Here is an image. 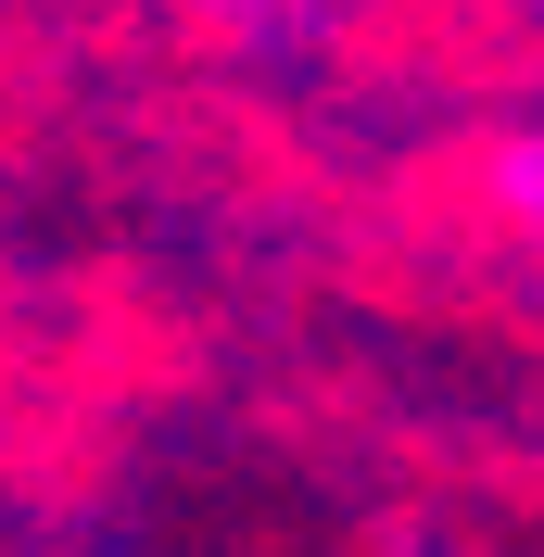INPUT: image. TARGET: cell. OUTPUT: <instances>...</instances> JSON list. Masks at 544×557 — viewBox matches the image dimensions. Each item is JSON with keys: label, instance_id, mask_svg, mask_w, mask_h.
<instances>
[{"label": "cell", "instance_id": "3", "mask_svg": "<svg viewBox=\"0 0 544 557\" xmlns=\"http://www.w3.org/2000/svg\"><path fill=\"white\" fill-rule=\"evenodd\" d=\"M507 26H532V38H544V0H507Z\"/></svg>", "mask_w": 544, "mask_h": 557}, {"label": "cell", "instance_id": "1", "mask_svg": "<svg viewBox=\"0 0 544 557\" xmlns=\"http://www.w3.org/2000/svg\"><path fill=\"white\" fill-rule=\"evenodd\" d=\"M165 13H190L240 64H330L355 38V0H165Z\"/></svg>", "mask_w": 544, "mask_h": 557}, {"label": "cell", "instance_id": "2", "mask_svg": "<svg viewBox=\"0 0 544 557\" xmlns=\"http://www.w3.org/2000/svg\"><path fill=\"white\" fill-rule=\"evenodd\" d=\"M469 190H481V215H507L519 242H544V114H532V127H507V139H481Z\"/></svg>", "mask_w": 544, "mask_h": 557}]
</instances>
